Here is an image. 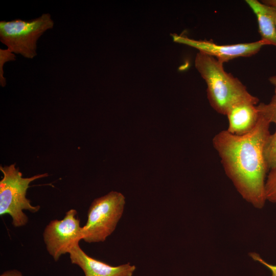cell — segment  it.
<instances>
[{"instance_id":"277c9868","label":"cell","mask_w":276,"mask_h":276,"mask_svg":"<svg viewBox=\"0 0 276 276\" xmlns=\"http://www.w3.org/2000/svg\"><path fill=\"white\" fill-rule=\"evenodd\" d=\"M54 22L49 13L31 20L15 19L0 21V40L14 54L33 59L37 55V42Z\"/></svg>"},{"instance_id":"5bb4252c","label":"cell","mask_w":276,"mask_h":276,"mask_svg":"<svg viewBox=\"0 0 276 276\" xmlns=\"http://www.w3.org/2000/svg\"><path fill=\"white\" fill-rule=\"evenodd\" d=\"M16 56L9 49H0V85L4 87L6 85V79L4 76V65L10 61H14Z\"/></svg>"},{"instance_id":"2e32d148","label":"cell","mask_w":276,"mask_h":276,"mask_svg":"<svg viewBox=\"0 0 276 276\" xmlns=\"http://www.w3.org/2000/svg\"><path fill=\"white\" fill-rule=\"evenodd\" d=\"M0 276H23V274L18 270L12 269L5 271Z\"/></svg>"},{"instance_id":"7a4b0ae2","label":"cell","mask_w":276,"mask_h":276,"mask_svg":"<svg viewBox=\"0 0 276 276\" xmlns=\"http://www.w3.org/2000/svg\"><path fill=\"white\" fill-rule=\"evenodd\" d=\"M223 63L215 57L199 52L195 66L207 85V97L212 107L226 115L233 106L244 102L257 105L259 99L251 95L237 78L227 73Z\"/></svg>"},{"instance_id":"4fadbf2b","label":"cell","mask_w":276,"mask_h":276,"mask_svg":"<svg viewBox=\"0 0 276 276\" xmlns=\"http://www.w3.org/2000/svg\"><path fill=\"white\" fill-rule=\"evenodd\" d=\"M265 193L266 200L276 203V169L270 170L267 175Z\"/></svg>"},{"instance_id":"9c48e42d","label":"cell","mask_w":276,"mask_h":276,"mask_svg":"<svg viewBox=\"0 0 276 276\" xmlns=\"http://www.w3.org/2000/svg\"><path fill=\"white\" fill-rule=\"evenodd\" d=\"M226 116L228 121L226 130L230 133L238 136L250 132L256 126L259 118L257 105L244 102L232 106Z\"/></svg>"},{"instance_id":"9a60e30c","label":"cell","mask_w":276,"mask_h":276,"mask_svg":"<svg viewBox=\"0 0 276 276\" xmlns=\"http://www.w3.org/2000/svg\"><path fill=\"white\" fill-rule=\"evenodd\" d=\"M249 255L254 260L259 262L268 268L271 272V276H276V265H272L267 263L258 253L252 252H250Z\"/></svg>"},{"instance_id":"30bf717a","label":"cell","mask_w":276,"mask_h":276,"mask_svg":"<svg viewBox=\"0 0 276 276\" xmlns=\"http://www.w3.org/2000/svg\"><path fill=\"white\" fill-rule=\"evenodd\" d=\"M245 2L257 17L261 39L265 41L267 45L276 47V24L268 6L257 0H246Z\"/></svg>"},{"instance_id":"d6986e66","label":"cell","mask_w":276,"mask_h":276,"mask_svg":"<svg viewBox=\"0 0 276 276\" xmlns=\"http://www.w3.org/2000/svg\"><path fill=\"white\" fill-rule=\"evenodd\" d=\"M269 81L271 84L276 86V76H272L269 77Z\"/></svg>"},{"instance_id":"6da1fadb","label":"cell","mask_w":276,"mask_h":276,"mask_svg":"<svg viewBox=\"0 0 276 276\" xmlns=\"http://www.w3.org/2000/svg\"><path fill=\"white\" fill-rule=\"evenodd\" d=\"M270 124L259 113L256 126L247 134L238 136L222 130L212 140L226 175L242 197L257 209L263 208L266 201L265 185L269 169L263 148L270 134Z\"/></svg>"},{"instance_id":"5b68a950","label":"cell","mask_w":276,"mask_h":276,"mask_svg":"<svg viewBox=\"0 0 276 276\" xmlns=\"http://www.w3.org/2000/svg\"><path fill=\"white\" fill-rule=\"evenodd\" d=\"M125 204L124 196L117 191L94 200L88 210L86 223L82 227V240L89 243L105 241L115 230Z\"/></svg>"},{"instance_id":"52a82bcc","label":"cell","mask_w":276,"mask_h":276,"mask_svg":"<svg viewBox=\"0 0 276 276\" xmlns=\"http://www.w3.org/2000/svg\"><path fill=\"white\" fill-rule=\"evenodd\" d=\"M171 35L174 42L194 48L200 52L215 57L223 63L236 58L254 55L263 46L267 45L262 39L252 42L222 45L209 41L191 39L185 35Z\"/></svg>"},{"instance_id":"3957f363","label":"cell","mask_w":276,"mask_h":276,"mask_svg":"<svg viewBox=\"0 0 276 276\" xmlns=\"http://www.w3.org/2000/svg\"><path fill=\"white\" fill-rule=\"evenodd\" d=\"M0 170L3 174L0 181V215H9L14 227L25 226L29 219L23 211L35 213L40 208L39 205H32L31 201L26 197L29 185L34 180L48 175L44 173L23 177L19 168L15 167V164L1 166Z\"/></svg>"},{"instance_id":"7c38bea8","label":"cell","mask_w":276,"mask_h":276,"mask_svg":"<svg viewBox=\"0 0 276 276\" xmlns=\"http://www.w3.org/2000/svg\"><path fill=\"white\" fill-rule=\"evenodd\" d=\"M257 107L261 116L276 126V86L270 101L267 104L261 103Z\"/></svg>"},{"instance_id":"8992f818","label":"cell","mask_w":276,"mask_h":276,"mask_svg":"<svg viewBox=\"0 0 276 276\" xmlns=\"http://www.w3.org/2000/svg\"><path fill=\"white\" fill-rule=\"evenodd\" d=\"M74 209L66 212L63 219L51 221L43 233V239L49 254L57 262L60 257L82 240V227Z\"/></svg>"},{"instance_id":"ac0fdd59","label":"cell","mask_w":276,"mask_h":276,"mask_svg":"<svg viewBox=\"0 0 276 276\" xmlns=\"http://www.w3.org/2000/svg\"><path fill=\"white\" fill-rule=\"evenodd\" d=\"M268 8L269 11L272 16L276 24V9L269 6H268Z\"/></svg>"},{"instance_id":"8fae6325","label":"cell","mask_w":276,"mask_h":276,"mask_svg":"<svg viewBox=\"0 0 276 276\" xmlns=\"http://www.w3.org/2000/svg\"><path fill=\"white\" fill-rule=\"evenodd\" d=\"M263 155L269 170L276 169V130L268 136L263 148Z\"/></svg>"},{"instance_id":"e0dca14e","label":"cell","mask_w":276,"mask_h":276,"mask_svg":"<svg viewBox=\"0 0 276 276\" xmlns=\"http://www.w3.org/2000/svg\"><path fill=\"white\" fill-rule=\"evenodd\" d=\"M262 3L276 9V0H263Z\"/></svg>"},{"instance_id":"ba28073f","label":"cell","mask_w":276,"mask_h":276,"mask_svg":"<svg viewBox=\"0 0 276 276\" xmlns=\"http://www.w3.org/2000/svg\"><path fill=\"white\" fill-rule=\"evenodd\" d=\"M71 263L80 267L85 276H132L135 266L129 263L111 266L88 256L76 244L70 250Z\"/></svg>"}]
</instances>
